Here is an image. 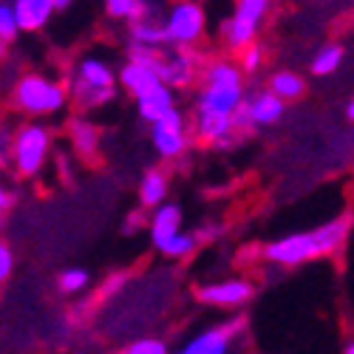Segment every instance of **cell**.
Segmentation results:
<instances>
[{
	"mask_svg": "<svg viewBox=\"0 0 354 354\" xmlns=\"http://www.w3.org/2000/svg\"><path fill=\"white\" fill-rule=\"evenodd\" d=\"M348 230H351V216H340L312 232H295L281 241L267 244L263 247V255L272 263H281V267H298L304 261L332 255L335 250H340V244H346V239H348Z\"/></svg>",
	"mask_w": 354,
	"mask_h": 354,
	"instance_id": "6da1fadb",
	"label": "cell"
},
{
	"mask_svg": "<svg viewBox=\"0 0 354 354\" xmlns=\"http://www.w3.org/2000/svg\"><path fill=\"white\" fill-rule=\"evenodd\" d=\"M204 88L196 100V113H216V116H232V111L244 102V85L241 71L232 63H216L204 74Z\"/></svg>",
	"mask_w": 354,
	"mask_h": 354,
	"instance_id": "7a4b0ae2",
	"label": "cell"
},
{
	"mask_svg": "<svg viewBox=\"0 0 354 354\" xmlns=\"http://www.w3.org/2000/svg\"><path fill=\"white\" fill-rule=\"evenodd\" d=\"M66 100H68L66 88L57 80H48V77H40V74H26L15 85V105L26 113H32V116L57 113L66 105Z\"/></svg>",
	"mask_w": 354,
	"mask_h": 354,
	"instance_id": "3957f363",
	"label": "cell"
},
{
	"mask_svg": "<svg viewBox=\"0 0 354 354\" xmlns=\"http://www.w3.org/2000/svg\"><path fill=\"white\" fill-rule=\"evenodd\" d=\"M48 145H51V136L43 125H23L15 136H12V162H15V170L20 176H37L40 167L46 165V156H48Z\"/></svg>",
	"mask_w": 354,
	"mask_h": 354,
	"instance_id": "277c9868",
	"label": "cell"
},
{
	"mask_svg": "<svg viewBox=\"0 0 354 354\" xmlns=\"http://www.w3.org/2000/svg\"><path fill=\"white\" fill-rule=\"evenodd\" d=\"M267 9H270L267 0H241V3H235V15L224 26V43L241 51L250 48L255 43V32Z\"/></svg>",
	"mask_w": 354,
	"mask_h": 354,
	"instance_id": "5b68a950",
	"label": "cell"
},
{
	"mask_svg": "<svg viewBox=\"0 0 354 354\" xmlns=\"http://www.w3.org/2000/svg\"><path fill=\"white\" fill-rule=\"evenodd\" d=\"M162 23H165L167 43L193 46L204 35V9L198 3H173Z\"/></svg>",
	"mask_w": 354,
	"mask_h": 354,
	"instance_id": "8992f818",
	"label": "cell"
},
{
	"mask_svg": "<svg viewBox=\"0 0 354 354\" xmlns=\"http://www.w3.org/2000/svg\"><path fill=\"white\" fill-rule=\"evenodd\" d=\"M153 145H156V151H159L162 159H176V156L185 153V147H187L185 120H182V113L176 108L165 116V120H159L153 125Z\"/></svg>",
	"mask_w": 354,
	"mask_h": 354,
	"instance_id": "52a82bcc",
	"label": "cell"
},
{
	"mask_svg": "<svg viewBox=\"0 0 354 354\" xmlns=\"http://www.w3.org/2000/svg\"><path fill=\"white\" fill-rule=\"evenodd\" d=\"M244 329V317H235V320H227L221 323V326H213L207 332H201L198 337H193L182 354H227L230 343L235 340V335H239Z\"/></svg>",
	"mask_w": 354,
	"mask_h": 354,
	"instance_id": "ba28073f",
	"label": "cell"
},
{
	"mask_svg": "<svg viewBox=\"0 0 354 354\" xmlns=\"http://www.w3.org/2000/svg\"><path fill=\"white\" fill-rule=\"evenodd\" d=\"M196 298L210 306H244L252 298V283L250 281H221L207 283L196 289Z\"/></svg>",
	"mask_w": 354,
	"mask_h": 354,
	"instance_id": "9c48e42d",
	"label": "cell"
},
{
	"mask_svg": "<svg viewBox=\"0 0 354 354\" xmlns=\"http://www.w3.org/2000/svg\"><path fill=\"white\" fill-rule=\"evenodd\" d=\"M193 68H196V57L190 54H173V57H162L156 63V77L165 88H187L193 82Z\"/></svg>",
	"mask_w": 354,
	"mask_h": 354,
	"instance_id": "30bf717a",
	"label": "cell"
},
{
	"mask_svg": "<svg viewBox=\"0 0 354 354\" xmlns=\"http://www.w3.org/2000/svg\"><path fill=\"white\" fill-rule=\"evenodd\" d=\"M71 88H88V91H111L113 88V71L108 68V63L97 60V57H85L80 63L77 74H74V85Z\"/></svg>",
	"mask_w": 354,
	"mask_h": 354,
	"instance_id": "8fae6325",
	"label": "cell"
},
{
	"mask_svg": "<svg viewBox=\"0 0 354 354\" xmlns=\"http://www.w3.org/2000/svg\"><path fill=\"white\" fill-rule=\"evenodd\" d=\"M196 133H198V139L213 142L216 147H230V145H235V136H232V120H230V116L196 113Z\"/></svg>",
	"mask_w": 354,
	"mask_h": 354,
	"instance_id": "7c38bea8",
	"label": "cell"
},
{
	"mask_svg": "<svg viewBox=\"0 0 354 354\" xmlns=\"http://www.w3.org/2000/svg\"><path fill=\"white\" fill-rule=\"evenodd\" d=\"M179 224H182V207L179 204H159L151 218V239L156 247H162L165 241H170L173 235H179Z\"/></svg>",
	"mask_w": 354,
	"mask_h": 354,
	"instance_id": "4fadbf2b",
	"label": "cell"
},
{
	"mask_svg": "<svg viewBox=\"0 0 354 354\" xmlns=\"http://www.w3.org/2000/svg\"><path fill=\"white\" fill-rule=\"evenodd\" d=\"M20 32H37L51 17V0H17L12 3Z\"/></svg>",
	"mask_w": 354,
	"mask_h": 354,
	"instance_id": "5bb4252c",
	"label": "cell"
},
{
	"mask_svg": "<svg viewBox=\"0 0 354 354\" xmlns=\"http://www.w3.org/2000/svg\"><path fill=\"white\" fill-rule=\"evenodd\" d=\"M136 108H139L142 120L156 125L159 120H165V116L173 111V91H170V88H165V85H156L153 91H147L145 97L136 100Z\"/></svg>",
	"mask_w": 354,
	"mask_h": 354,
	"instance_id": "9a60e30c",
	"label": "cell"
},
{
	"mask_svg": "<svg viewBox=\"0 0 354 354\" xmlns=\"http://www.w3.org/2000/svg\"><path fill=\"white\" fill-rule=\"evenodd\" d=\"M159 9V6H156ZM153 9V12H156ZM145 15L142 20L131 23V37H133V46H145V48H156V46H165L167 43V35H165V23L162 17H153Z\"/></svg>",
	"mask_w": 354,
	"mask_h": 354,
	"instance_id": "2e32d148",
	"label": "cell"
},
{
	"mask_svg": "<svg viewBox=\"0 0 354 354\" xmlns=\"http://www.w3.org/2000/svg\"><path fill=\"white\" fill-rule=\"evenodd\" d=\"M244 102H247L252 125H272L283 116V102L270 91H261V94H255L252 100H244Z\"/></svg>",
	"mask_w": 354,
	"mask_h": 354,
	"instance_id": "e0dca14e",
	"label": "cell"
},
{
	"mask_svg": "<svg viewBox=\"0 0 354 354\" xmlns=\"http://www.w3.org/2000/svg\"><path fill=\"white\" fill-rule=\"evenodd\" d=\"M71 142H74V151L82 159H88V162L100 159V128L94 122L74 120L71 122Z\"/></svg>",
	"mask_w": 354,
	"mask_h": 354,
	"instance_id": "ac0fdd59",
	"label": "cell"
},
{
	"mask_svg": "<svg viewBox=\"0 0 354 354\" xmlns=\"http://www.w3.org/2000/svg\"><path fill=\"white\" fill-rule=\"evenodd\" d=\"M120 80H122V85L128 88V91H131L136 100L145 97L147 91H153L156 85H162L153 68H142V66H131V63L120 71Z\"/></svg>",
	"mask_w": 354,
	"mask_h": 354,
	"instance_id": "d6986e66",
	"label": "cell"
},
{
	"mask_svg": "<svg viewBox=\"0 0 354 354\" xmlns=\"http://www.w3.org/2000/svg\"><path fill=\"white\" fill-rule=\"evenodd\" d=\"M165 196H167V176L162 170H147L142 176V185H139V201L142 207H159L165 204Z\"/></svg>",
	"mask_w": 354,
	"mask_h": 354,
	"instance_id": "ffe728a7",
	"label": "cell"
},
{
	"mask_svg": "<svg viewBox=\"0 0 354 354\" xmlns=\"http://www.w3.org/2000/svg\"><path fill=\"white\" fill-rule=\"evenodd\" d=\"M304 88H306L304 77L292 74V71H278V74H272V80H270V94H275L281 102L298 100V97L304 94Z\"/></svg>",
	"mask_w": 354,
	"mask_h": 354,
	"instance_id": "44dd1931",
	"label": "cell"
},
{
	"mask_svg": "<svg viewBox=\"0 0 354 354\" xmlns=\"http://www.w3.org/2000/svg\"><path fill=\"white\" fill-rule=\"evenodd\" d=\"M156 9V3H145V0H108L105 3V12L116 20H142L145 15H151Z\"/></svg>",
	"mask_w": 354,
	"mask_h": 354,
	"instance_id": "7402d4cb",
	"label": "cell"
},
{
	"mask_svg": "<svg viewBox=\"0 0 354 354\" xmlns=\"http://www.w3.org/2000/svg\"><path fill=\"white\" fill-rule=\"evenodd\" d=\"M340 63H343V48H340L337 43H329V46H323V48L315 54V60H312V74L326 77V74L337 71Z\"/></svg>",
	"mask_w": 354,
	"mask_h": 354,
	"instance_id": "603a6c76",
	"label": "cell"
},
{
	"mask_svg": "<svg viewBox=\"0 0 354 354\" xmlns=\"http://www.w3.org/2000/svg\"><path fill=\"white\" fill-rule=\"evenodd\" d=\"M196 235H185V232H179V235H173L170 241H165L159 250L165 252V255H170V258H182V255H190L193 250H196Z\"/></svg>",
	"mask_w": 354,
	"mask_h": 354,
	"instance_id": "cb8c5ba5",
	"label": "cell"
},
{
	"mask_svg": "<svg viewBox=\"0 0 354 354\" xmlns=\"http://www.w3.org/2000/svg\"><path fill=\"white\" fill-rule=\"evenodd\" d=\"M57 286H60V292H66V295H74V292H80V289L88 286V272L80 270V267L66 270L60 278H57Z\"/></svg>",
	"mask_w": 354,
	"mask_h": 354,
	"instance_id": "d4e9b609",
	"label": "cell"
},
{
	"mask_svg": "<svg viewBox=\"0 0 354 354\" xmlns=\"http://www.w3.org/2000/svg\"><path fill=\"white\" fill-rule=\"evenodd\" d=\"M17 20H15V9L12 3H0V43H12L17 37Z\"/></svg>",
	"mask_w": 354,
	"mask_h": 354,
	"instance_id": "484cf974",
	"label": "cell"
},
{
	"mask_svg": "<svg viewBox=\"0 0 354 354\" xmlns=\"http://www.w3.org/2000/svg\"><path fill=\"white\" fill-rule=\"evenodd\" d=\"M159 60H162V54H159L156 48H145V46H131V48H128V63H131V66L156 68Z\"/></svg>",
	"mask_w": 354,
	"mask_h": 354,
	"instance_id": "4316f807",
	"label": "cell"
},
{
	"mask_svg": "<svg viewBox=\"0 0 354 354\" xmlns=\"http://www.w3.org/2000/svg\"><path fill=\"white\" fill-rule=\"evenodd\" d=\"M125 354H167V346L156 337H145V340H136L125 348Z\"/></svg>",
	"mask_w": 354,
	"mask_h": 354,
	"instance_id": "83f0119b",
	"label": "cell"
},
{
	"mask_svg": "<svg viewBox=\"0 0 354 354\" xmlns=\"http://www.w3.org/2000/svg\"><path fill=\"white\" fill-rule=\"evenodd\" d=\"M12 267H15V255L3 241H0V283L12 275Z\"/></svg>",
	"mask_w": 354,
	"mask_h": 354,
	"instance_id": "f1b7e54d",
	"label": "cell"
},
{
	"mask_svg": "<svg viewBox=\"0 0 354 354\" xmlns=\"http://www.w3.org/2000/svg\"><path fill=\"white\" fill-rule=\"evenodd\" d=\"M261 60H263V51H261V46H250V48H244V71H255L258 66H261Z\"/></svg>",
	"mask_w": 354,
	"mask_h": 354,
	"instance_id": "f546056e",
	"label": "cell"
},
{
	"mask_svg": "<svg viewBox=\"0 0 354 354\" xmlns=\"http://www.w3.org/2000/svg\"><path fill=\"white\" fill-rule=\"evenodd\" d=\"M125 286V275H111L105 283H102V292H100V298H111V295H116Z\"/></svg>",
	"mask_w": 354,
	"mask_h": 354,
	"instance_id": "4dcf8cb0",
	"label": "cell"
},
{
	"mask_svg": "<svg viewBox=\"0 0 354 354\" xmlns=\"http://www.w3.org/2000/svg\"><path fill=\"white\" fill-rule=\"evenodd\" d=\"M12 162V133L9 131H0V165Z\"/></svg>",
	"mask_w": 354,
	"mask_h": 354,
	"instance_id": "1f68e13d",
	"label": "cell"
},
{
	"mask_svg": "<svg viewBox=\"0 0 354 354\" xmlns=\"http://www.w3.org/2000/svg\"><path fill=\"white\" fill-rule=\"evenodd\" d=\"M9 207H12V193H9L3 185H0V216H3Z\"/></svg>",
	"mask_w": 354,
	"mask_h": 354,
	"instance_id": "d6a6232c",
	"label": "cell"
},
{
	"mask_svg": "<svg viewBox=\"0 0 354 354\" xmlns=\"http://www.w3.org/2000/svg\"><path fill=\"white\" fill-rule=\"evenodd\" d=\"M139 218H142L139 213H131V216H128V224H125V232H133V230L139 227ZM142 221H145V218H142Z\"/></svg>",
	"mask_w": 354,
	"mask_h": 354,
	"instance_id": "836d02e7",
	"label": "cell"
},
{
	"mask_svg": "<svg viewBox=\"0 0 354 354\" xmlns=\"http://www.w3.org/2000/svg\"><path fill=\"white\" fill-rule=\"evenodd\" d=\"M71 3L68 0H51V12H66Z\"/></svg>",
	"mask_w": 354,
	"mask_h": 354,
	"instance_id": "e575fe53",
	"label": "cell"
},
{
	"mask_svg": "<svg viewBox=\"0 0 354 354\" xmlns=\"http://www.w3.org/2000/svg\"><path fill=\"white\" fill-rule=\"evenodd\" d=\"M346 120H348V122H354V100L346 105Z\"/></svg>",
	"mask_w": 354,
	"mask_h": 354,
	"instance_id": "d590c367",
	"label": "cell"
},
{
	"mask_svg": "<svg viewBox=\"0 0 354 354\" xmlns=\"http://www.w3.org/2000/svg\"><path fill=\"white\" fill-rule=\"evenodd\" d=\"M6 51H9V46H6V43H0V60L6 57Z\"/></svg>",
	"mask_w": 354,
	"mask_h": 354,
	"instance_id": "8d00e7d4",
	"label": "cell"
},
{
	"mask_svg": "<svg viewBox=\"0 0 354 354\" xmlns=\"http://www.w3.org/2000/svg\"><path fill=\"white\" fill-rule=\"evenodd\" d=\"M343 354H354V340H351V343L346 346V351H343Z\"/></svg>",
	"mask_w": 354,
	"mask_h": 354,
	"instance_id": "74e56055",
	"label": "cell"
},
{
	"mask_svg": "<svg viewBox=\"0 0 354 354\" xmlns=\"http://www.w3.org/2000/svg\"><path fill=\"white\" fill-rule=\"evenodd\" d=\"M0 131H3V120H0Z\"/></svg>",
	"mask_w": 354,
	"mask_h": 354,
	"instance_id": "f35d334b",
	"label": "cell"
},
{
	"mask_svg": "<svg viewBox=\"0 0 354 354\" xmlns=\"http://www.w3.org/2000/svg\"><path fill=\"white\" fill-rule=\"evenodd\" d=\"M179 354H182V351H179Z\"/></svg>",
	"mask_w": 354,
	"mask_h": 354,
	"instance_id": "ab89813d",
	"label": "cell"
}]
</instances>
